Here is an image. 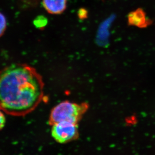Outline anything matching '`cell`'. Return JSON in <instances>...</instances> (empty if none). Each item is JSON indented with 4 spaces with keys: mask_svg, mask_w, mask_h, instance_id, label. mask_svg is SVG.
<instances>
[{
    "mask_svg": "<svg viewBox=\"0 0 155 155\" xmlns=\"http://www.w3.org/2000/svg\"><path fill=\"white\" fill-rule=\"evenodd\" d=\"M48 23L47 19L43 16H39L35 18L34 21V24L36 28L40 29L45 27Z\"/></svg>",
    "mask_w": 155,
    "mask_h": 155,
    "instance_id": "cell-6",
    "label": "cell"
},
{
    "mask_svg": "<svg viewBox=\"0 0 155 155\" xmlns=\"http://www.w3.org/2000/svg\"><path fill=\"white\" fill-rule=\"evenodd\" d=\"M88 107L87 103L78 104L68 101H62L52 109L49 117V124L52 126L56 123L67 121L78 124Z\"/></svg>",
    "mask_w": 155,
    "mask_h": 155,
    "instance_id": "cell-2",
    "label": "cell"
},
{
    "mask_svg": "<svg viewBox=\"0 0 155 155\" xmlns=\"http://www.w3.org/2000/svg\"><path fill=\"white\" fill-rule=\"evenodd\" d=\"M44 84L35 68L13 63L0 70V110L10 116L24 117L44 97Z\"/></svg>",
    "mask_w": 155,
    "mask_h": 155,
    "instance_id": "cell-1",
    "label": "cell"
},
{
    "mask_svg": "<svg viewBox=\"0 0 155 155\" xmlns=\"http://www.w3.org/2000/svg\"><path fill=\"white\" fill-rule=\"evenodd\" d=\"M78 16L80 19H84L85 18L87 17V12L84 9H81L78 12Z\"/></svg>",
    "mask_w": 155,
    "mask_h": 155,
    "instance_id": "cell-9",
    "label": "cell"
},
{
    "mask_svg": "<svg viewBox=\"0 0 155 155\" xmlns=\"http://www.w3.org/2000/svg\"><path fill=\"white\" fill-rule=\"evenodd\" d=\"M128 22L130 25L140 28L146 27L151 23L149 20L147 19L144 11L140 9H138L129 14Z\"/></svg>",
    "mask_w": 155,
    "mask_h": 155,
    "instance_id": "cell-5",
    "label": "cell"
},
{
    "mask_svg": "<svg viewBox=\"0 0 155 155\" xmlns=\"http://www.w3.org/2000/svg\"><path fill=\"white\" fill-rule=\"evenodd\" d=\"M51 135L56 142L66 143L75 140L79 137L78 124L63 121L52 125Z\"/></svg>",
    "mask_w": 155,
    "mask_h": 155,
    "instance_id": "cell-3",
    "label": "cell"
},
{
    "mask_svg": "<svg viewBox=\"0 0 155 155\" xmlns=\"http://www.w3.org/2000/svg\"><path fill=\"white\" fill-rule=\"evenodd\" d=\"M42 4L48 13L57 15L66 10L67 0H43Z\"/></svg>",
    "mask_w": 155,
    "mask_h": 155,
    "instance_id": "cell-4",
    "label": "cell"
},
{
    "mask_svg": "<svg viewBox=\"0 0 155 155\" xmlns=\"http://www.w3.org/2000/svg\"><path fill=\"white\" fill-rule=\"evenodd\" d=\"M7 28L6 18L3 14L0 12V37L4 34Z\"/></svg>",
    "mask_w": 155,
    "mask_h": 155,
    "instance_id": "cell-7",
    "label": "cell"
},
{
    "mask_svg": "<svg viewBox=\"0 0 155 155\" xmlns=\"http://www.w3.org/2000/svg\"><path fill=\"white\" fill-rule=\"evenodd\" d=\"M6 124V117L4 113L0 110V130L4 127Z\"/></svg>",
    "mask_w": 155,
    "mask_h": 155,
    "instance_id": "cell-8",
    "label": "cell"
}]
</instances>
